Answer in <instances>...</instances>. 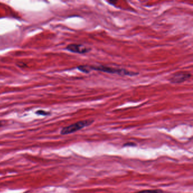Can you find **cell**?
I'll return each instance as SVG.
<instances>
[{"label":"cell","instance_id":"cell-9","mask_svg":"<svg viewBox=\"0 0 193 193\" xmlns=\"http://www.w3.org/2000/svg\"><path fill=\"white\" fill-rule=\"evenodd\" d=\"M2 126H3V124H2V123L1 122H0V128H1Z\"/></svg>","mask_w":193,"mask_h":193},{"label":"cell","instance_id":"cell-2","mask_svg":"<svg viewBox=\"0 0 193 193\" xmlns=\"http://www.w3.org/2000/svg\"><path fill=\"white\" fill-rule=\"evenodd\" d=\"M94 121H95L93 119H88L78 121L70 125L63 128L60 131V134L65 136L73 134L82 129L84 128L91 125Z\"/></svg>","mask_w":193,"mask_h":193},{"label":"cell","instance_id":"cell-4","mask_svg":"<svg viewBox=\"0 0 193 193\" xmlns=\"http://www.w3.org/2000/svg\"><path fill=\"white\" fill-rule=\"evenodd\" d=\"M65 49L71 53L78 54H86L91 51V48L87 47L83 44H69Z\"/></svg>","mask_w":193,"mask_h":193},{"label":"cell","instance_id":"cell-8","mask_svg":"<svg viewBox=\"0 0 193 193\" xmlns=\"http://www.w3.org/2000/svg\"><path fill=\"white\" fill-rule=\"evenodd\" d=\"M136 144L134 143H126L124 145V146H135Z\"/></svg>","mask_w":193,"mask_h":193},{"label":"cell","instance_id":"cell-3","mask_svg":"<svg viewBox=\"0 0 193 193\" xmlns=\"http://www.w3.org/2000/svg\"><path fill=\"white\" fill-rule=\"evenodd\" d=\"M192 77V74L189 72H177L172 74L169 78V82L173 84H179L185 82Z\"/></svg>","mask_w":193,"mask_h":193},{"label":"cell","instance_id":"cell-1","mask_svg":"<svg viewBox=\"0 0 193 193\" xmlns=\"http://www.w3.org/2000/svg\"><path fill=\"white\" fill-rule=\"evenodd\" d=\"M77 69L80 71L85 74H89L92 71H102L111 74H117L121 76L134 77L139 74V73L129 71L125 69H118L110 67L105 65H81L77 67Z\"/></svg>","mask_w":193,"mask_h":193},{"label":"cell","instance_id":"cell-7","mask_svg":"<svg viewBox=\"0 0 193 193\" xmlns=\"http://www.w3.org/2000/svg\"><path fill=\"white\" fill-rule=\"evenodd\" d=\"M16 65H17V66H18V67H21V68H23V67L24 68V67L27 66V65H26V63H23V62H17V63H16Z\"/></svg>","mask_w":193,"mask_h":193},{"label":"cell","instance_id":"cell-5","mask_svg":"<svg viewBox=\"0 0 193 193\" xmlns=\"http://www.w3.org/2000/svg\"><path fill=\"white\" fill-rule=\"evenodd\" d=\"M163 191L160 189H155V190H144L135 193H163Z\"/></svg>","mask_w":193,"mask_h":193},{"label":"cell","instance_id":"cell-6","mask_svg":"<svg viewBox=\"0 0 193 193\" xmlns=\"http://www.w3.org/2000/svg\"><path fill=\"white\" fill-rule=\"evenodd\" d=\"M35 113L37 115L40 116H49L51 114V113L49 112H47L45 110H37Z\"/></svg>","mask_w":193,"mask_h":193}]
</instances>
